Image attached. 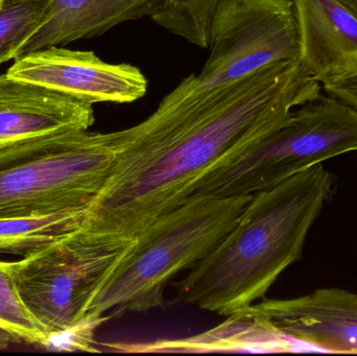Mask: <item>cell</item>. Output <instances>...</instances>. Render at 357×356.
<instances>
[{"mask_svg": "<svg viewBox=\"0 0 357 356\" xmlns=\"http://www.w3.org/2000/svg\"><path fill=\"white\" fill-rule=\"evenodd\" d=\"M320 94V82L299 59L268 65L208 104L157 108L119 131L114 165L84 225L134 238L190 198L236 148L275 131Z\"/></svg>", "mask_w": 357, "mask_h": 356, "instance_id": "obj_1", "label": "cell"}, {"mask_svg": "<svg viewBox=\"0 0 357 356\" xmlns=\"http://www.w3.org/2000/svg\"><path fill=\"white\" fill-rule=\"evenodd\" d=\"M335 187V176L321 163L252 194L228 233L176 284L178 300L224 317L264 300L301 258Z\"/></svg>", "mask_w": 357, "mask_h": 356, "instance_id": "obj_2", "label": "cell"}, {"mask_svg": "<svg viewBox=\"0 0 357 356\" xmlns=\"http://www.w3.org/2000/svg\"><path fill=\"white\" fill-rule=\"evenodd\" d=\"M251 196L195 194L136 234L88 307L83 325L96 328L111 318L161 307L167 284L220 242Z\"/></svg>", "mask_w": 357, "mask_h": 356, "instance_id": "obj_3", "label": "cell"}, {"mask_svg": "<svg viewBox=\"0 0 357 356\" xmlns=\"http://www.w3.org/2000/svg\"><path fill=\"white\" fill-rule=\"evenodd\" d=\"M119 133L65 130L0 144V219L88 208L102 192Z\"/></svg>", "mask_w": 357, "mask_h": 356, "instance_id": "obj_4", "label": "cell"}, {"mask_svg": "<svg viewBox=\"0 0 357 356\" xmlns=\"http://www.w3.org/2000/svg\"><path fill=\"white\" fill-rule=\"evenodd\" d=\"M356 150L357 108L320 94L291 111L275 131L234 150L202 180L193 194L251 196Z\"/></svg>", "mask_w": 357, "mask_h": 356, "instance_id": "obj_5", "label": "cell"}, {"mask_svg": "<svg viewBox=\"0 0 357 356\" xmlns=\"http://www.w3.org/2000/svg\"><path fill=\"white\" fill-rule=\"evenodd\" d=\"M208 48L201 71L183 79L158 108L204 104L268 65L299 60L293 0H224L212 18Z\"/></svg>", "mask_w": 357, "mask_h": 356, "instance_id": "obj_6", "label": "cell"}, {"mask_svg": "<svg viewBox=\"0 0 357 356\" xmlns=\"http://www.w3.org/2000/svg\"><path fill=\"white\" fill-rule=\"evenodd\" d=\"M135 240L81 227L10 261L19 296L48 340L84 326L86 311ZM48 344V343H47Z\"/></svg>", "mask_w": 357, "mask_h": 356, "instance_id": "obj_7", "label": "cell"}, {"mask_svg": "<svg viewBox=\"0 0 357 356\" xmlns=\"http://www.w3.org/2000/svg\"><path fill=\"white\" fill-rule=\"evenodd\" d=\"M89 104H130L146 95L149 82L138 67L110 64L94 52L50 46L15 59L6 71Z\"/></svg>", "mask_w": 357, "mask_h": 356, "instance_id": "obj_8", "label": "cell"}, {"mask_svg": "<svg viewBox=\"0 0 357 356\" xmlns=\"http://www.w3.org/2000/svg\"><path fill=\"white\" fill-rule=\"evenodd\" d=\"M268 330L303 346L357 355V294L320 288L299 298L253 304Z\"/></svg>", "mask_w": 357, "mask_h": 356, "instance_id": "obj_9", "label": "cell"}, {"mask_svg": "<svg viewBox=\"0 0 357 356\" xmlns=\"http://www.w3.org/2000/svg\"><path fill=\"white\" fill-rule=\"evenodd\" d=\"M93 105L31 82L0 75V144L65 130H89Z\"/></svg>", "mask_w": 357, "mask_h": 356, "instance_id": "obj_10", "label": "cell"}, {"mask_svg": "<svg viewBox=\"0 0 357 356\" xmlns=\"http://www.w3.org/2000/svg\"><path fill=\"white\" fill-rule=\"evenodd\" d=\"M163 0H50V17L18 56L50 46L98 37L126 21L151 17ZM16 58V59H17Z\"/></svg>", "mask_w": 357, "mask_h": 356, "instance_id": "obj_11", "label": "cell"}, {"mask_svg": "<svg viewBox=\"0 0 357 356\" xmlns=\"http://www.w3.org/2000/svg\"><path fill=\"white\" fill-rule=\"evenodd\" d=\"M301 59L320 83L357 52V16L337 0H293Z\"/></svg>", "mask_w": 357, "mask_h": 356, "instance_id": "obj_12", "label": "cell"}, {"mask_svg": "<svg viewBox=\"0 0 357 356\" xmlns=\"http://www.w3.org/2000/svg\"><path fill=\"white\" fill-rule=\"evenodd\" d=\"M294 343L268 330L253 305L228 316L222 325L206 334L184 340L165 341L128 351H176V353H224L258 348L266 351H289Z\"/></svg>", "mask_w": 357, "mask_h": 356, "instance_id": "obj_13", "label": "cell"}, {"mask_svg": "<svg viewBox=\"0 0 357 356\" xmlns=\"http://www.w3.org/2000/svg\"><path fill=\"white\" fill-rule=\"evenodd\" d=\"M87 208L27 219H0V254L25 257L81 227Z\"/></svg>", "mask_w": 357, "mask_h": 356, "instance_id": "obj_14", "label": "cell"}, {"mask_svg": "<svg viewBox=\"0 0 357 356\" xmlns=\"http://www.w3.org/2000/svg\"><path fill=\"white\" fill-rule=\"evenodd\" d=\"M50 17V0L0 1V65L18 56Z\"/></svg>", "mask_w": 357, "mask_h": 356, "instance_id": "obj_15", "label": "cell"}, {"mask_svg": "<svg viewBox=\"0 0 357 356\" xmlns=\"http://www.w3.org/2000/svg\"><path fill=\"white\" fill-rule=\"evenodd\" d=\"M224 0H163L153 20L201 48H208L214 13Z\"/></svg>", "mask_w": 357, "mask_h": 356, "instance_id": "obj_16", "label": "cell"}, {"mask_svg": "<svg viewBox=\"0 0 357 356\" xmlns=\"http://www.w3.org/2000/svg\"><path fill=\"white\" fill-rule=\"evenodd\" d=\"M0 330L27 344L47 347V334L21 301L10 261H0Z\"/></svg>", "mask_w": 357, "mask_h": 356, "instance_id": "obj_17", "label": "cell"}, {"mask_svg": "<svg viewBox=\"0 0 357 356\" xmlns=\"http://www.w3.org/2000/svg\"><path fill=\"white\" fill-rule=\"evenodd\" d=\"M325 91L357 108V52L350 54L337 70L322 81Z\"/></svg>", "mask_w": 357, "mask_h": 356, "instance_id": "obj_18", "label": "cell"}, {"mask_svg": "<svg viewBox=\"0 0 357 356\" xmlns=\"http://www.w3.org/2000/svg\"><path fill=\"white\" fill-rule=\"evenodd\" d=\"M357 16V0H337Z\"/></svg>", "mask_w": 357, "mask_h": 356, "instance_id": "obj_19", "label": "cell"}, {"mask_svg": "<svg viewBox=\"0 0 357 356\" xmlns=\"http://www.w3.org/2000/svg\"><path fill=\"white\" fill-rule=\"evenodd\" d=\"M10 338H12V336H10V334H6L3 330H0V349L8 346Z\"/></svg>", "mask_w": 357, "mask_h": 356, "instance_id": "obj_20", "label": "cell"}, {"mask_svg": "<svg viewBox=\"0 0 357 356\" xmlns=\"http://www.w3.org/2000/svg\"><path fill=\"white\" fill-rule=\"evenodd\" d=\"M0 1H1V0H0Z\"/></svg>", "mask_w": 357, "mask_h": 356, "instance_id": "obj_21", "label": "cell"}]
</instances>
